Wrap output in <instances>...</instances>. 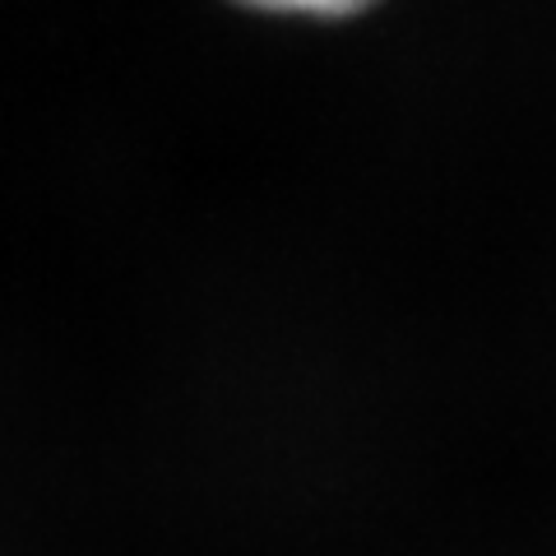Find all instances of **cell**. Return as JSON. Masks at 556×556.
Returning a JSON list of instances; mask_svg holds the SVG:
<instances>
[{"mask_svg":"<svg viewBox=\"0 0 556 556\" xmlns=\"http://www.w3.org/2000/svg\"><path fill=\"white\" fill-rule=\"evenodd\" d=\"M260 14H283V20H348V14L376 5V0H237Z\"/></svg>","mask_w":556,"mask_h":556,"instance_id":"obj_1","label":"cell"}]
</instances>
